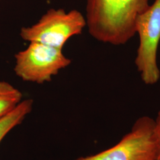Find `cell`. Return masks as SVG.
Masks as SVG:
<instances>
[{
  "label": "cell",
  "mask_w": 160,
  "mask_h": 160,
  "mask_svg": "<svg viewBox=\"0 0 160 160\" xmlns=\"http://www.w3.org/2000/svg\"><path fill=\"white\" fill-rule=\"evenodd\" d=\"M149 5V0H87L88 32L104 43L125 45L136 34L138 17Z\"/></svg>",
  "instance_id": "6da1fadb"
},
{
  "label": "cell",
  "mask_w": 160,
  "mask_h": 160,
  "mask_svg": "<svg viewBox=\"0 0 160 160\" xmlns=\"http://www.w3.org/2000/svg\"><path fill=\"white\" fill-rule=\"evenodd\" d=\"M86 26V17L80 12L52 8L33 25L22 28L20 35L25 41L62 49L71 38L81 34Z\"/></svg>",
  "instance_id": "7a4b0ae2"
},
{
  "label": "cell",
  "mask_w": 160,
  "mask_h": 160,
  "mask_svg": "<svg viewBox=\"0 0 160 160\" xmlns=\"http://www.w3.org/2000/svg\"><path fill=\"white\" fill-rule=\"evenodd\" d=\"M135 34L139 37L135 66L143 82L147 85H154L160 78L157 62L160 42V0H154L138 17Z\"/></svg>",
  "instance_id": "3957f363"
},
{
  "label": "cell",
  "mask_w": 160,
  "mask_h": 160,
  "mask_svg": "<svg viewBox=\"0 0 160 160\" xmlns=\"http://www.w3.org/2000/svg\"><path fill=\"white\" fill-rule=\"evenodd\" d=\"M16 75L25 81L43 84L51 81L53 76L69 66L71 61L62 49L38 42L15 55Z\"/></svg>",
  "instance_id": "277c9868"
},
{
  "label": "cell",
  "mask_w": 160,
  "mask_h": 160,
  "mask_svg": "<svg viewBox=\"0 0 160 160\" xmlns=\"http://www.w3.org/2000/svg\"><path fill=\"white\" fill-rule=\"evenodd\" d=\"M153 126L154 119L148 116L141 117L113 147L76 160H157Z\"/></svg>",
  "instance_id": "5b68a950"
},
{
  "label": "cell",
  "mask_w": 160,
  "mask_h": 160,
  "mask_svg": "<svg viewBox=\"0 0 160 160\" xmlns=\"http://www.w3.org/2000/svg\"><path fill=\"white\" fill-rule=\"evenodd\" d=\"M33 100L22 101L10 113L0 119V142L6 135L14 127L22 123L33 108Z\"/></svg>",
  "instance_id": "8992f818"
},
{
  "label": "cell",
  "mask_w": 160,
  "mask_h": 160,
  "mask_svg": "<svg viewBox=\"0 0 160 160\" xmlns=\"http://www.w3.org/2000/svg\"><path fill=\"white\" fill-rule=\"evenodd\" d=\"M22 97V93L12 84L0 81V119L15 109Z\"/></svg>",
  "instance_id": "52a82bcc"
},
{
  "label": "cell",
  "mask_w": 160,
  "mask_h": 160,
  "mask_svg": "<svg viewBox=\"0 0 160 160\" xmlns=\"http://www.w3.org/2000/svg\"><path fill=\"white\" fill-rule=\"evenodd\" d=\"M153 137L157 151V160H160V110L158 113L156 119L154 120Z\"/></svg>",
  "instance_id": "ba28073f"
}]
</instances>
